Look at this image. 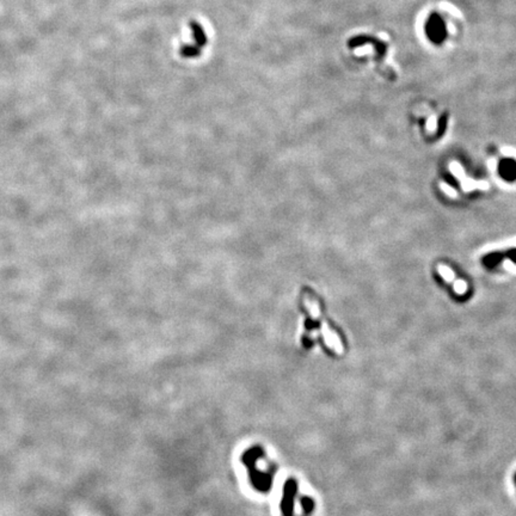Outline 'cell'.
<instances>
[{
  "label": "cell",
  "instance_id": "obj_1",
  "mask_svg": "<svg viewBox=\"0 0 516 516\" xmlns=\"http://www.w3.org/2000/svg\"><path fill=\"white\" fill-rule=\"evenodd\" d=\"M443 25L439 19H434L429 24V35L433 39H441L443 36Z\"/></svg>",
  "mask_w": 516,
  "mask_h": 516
},
{
  "label": "cell",
  "instance_id": "obj_2",
  "mask_svg": "<svg viewBox=\"0 0 516 516\" xmlns=\"http://www.w3.org/2000/svg\"><path fill=\"white\" fill-rule=\"evenodd\" d=\"M514 480H515V484H516V473H515V478H514Z\"/></svg>",
  "mask_w": 516,
  "mask_h": 516
}]
</instances>
